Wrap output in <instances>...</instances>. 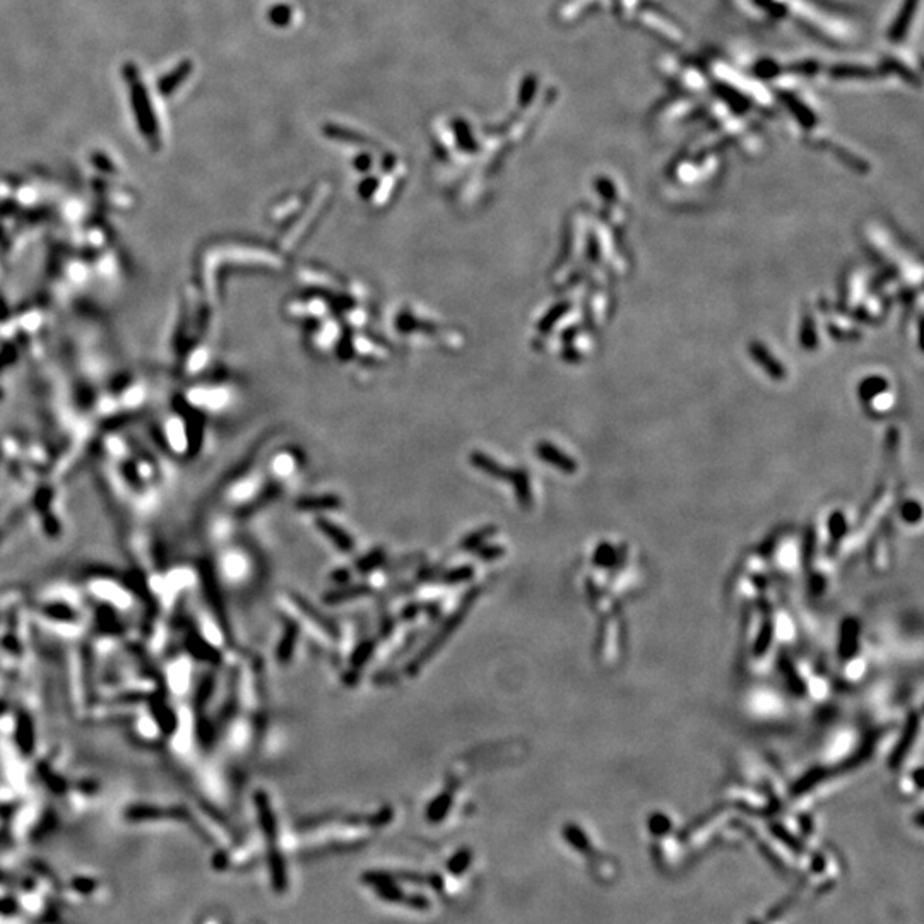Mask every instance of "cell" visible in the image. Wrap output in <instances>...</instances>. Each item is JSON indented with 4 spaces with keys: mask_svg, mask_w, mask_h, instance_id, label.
<instances>
[{
    "mask_svg": "<svg viewBox=\"0 0 924 924\" xmlns=\"http://www.w3.org/2000/svg\"><path fill=\"white\" fill-rule=\"evenodd\" d=\"M476 594H478V592H471V594H469V596H466V599H464V601H462V604H461V608H459V609H457V611H455V613H454V615H452V616H450V618H449V620H447V623H445V625H443V627H442V630H440V632H438V634H436V637H435V639H434V640H431V642H430V646H428L427 649H423V652H422V654H419V658H416V661H415V663H412V664H411V668H410V670L412 671V673H415V671H416V670H418V668H419V666H423V664H424V663H427V661H428V659H430V658H431V656H434V654H435V652H436V651H438V649H440V647H442V646H443V642H445V640H447V639H449V637H450L452 634H454V630H455V627H457V625H459V623H461V621L464 620V615H466V613H467V609H469V608H471V606H473V604H474V599H476Z\"/></svg>",
    "mask_w": 924,
    "mask_h": 924,
    "instance_id": "6da1fadb",
    "label": "cell"
},
{
    "mask_svg": "<svg viewBox=\"0 0 924 924\" xmlns=\"http://www.w3.org/2000/svg\"><path fill=\"white\" fill-rule=\"evenodd\" d=\"M317 528L318 531H322V534L329 538L334 545L337 546V549H341L343 553H351L355 549V541L353 538L346 533L344 529H341L339 526L332 524V522L327 521V519H317Z\"/></svg>",
    "mask_w": 924,
    "mask_h": 924,
    "instance_id": "7a4b0ae2",
    "label": "cell"
},
{
    "mask_svg": "<svg viewBox=\"0 0 924 924\" xmlns=\"http://www.w3.org/2000/svg\"><path fill=\"white\" fill-rule=\"evenodd\" d=\"M471 462H473V466L476 467V469L483 471V473L491 476V478L507 479V481H510V479H512L514 473L503 469L500 464H498L497 461H493V459L488 457V455L481 454V452H473V454H471Z\"/></svg>",
    "mask_w": 924,
    "mask_h": 924,
    "instance_id": "3957f363",
    "label": "cell"
},
{
    "mask_svg": "<svg viewBox=\"0 0 924 924\" xmlns=\"http://www.w3.org/2000/svg\"><path fill=\"white\" fill-rule=\"evenodd\" d=\"M297 639H298V625L294 621H286L285 625V634H282L281 640H279V647H278V661L281 664H288L291 661V656L294 652V646H297Z\"/></svg>",
    "mask_w": 924,
    "mask_h": 924,
    "instance_id": "277c9868",
    "label": "cell"
},
{
    "mask_svg": "<svg viewBox=\"0 0 924 924\" xmlns=\"http://www.w3.org/2000/svg\"><path fill=\"white\" fill-rule=\"evenodd\" d=\"M341 500L334 495H324V497H305L297 502V507L300 510H334L339 509Z\"/></svg>",
    "mask_w": 924,
    "mask_h": 924,
    "instance_id": "5b68a950",
    "label": "cell"
},
{
    "mask_svg": "<svg viewBox=\"0 0 924 924\" xmlns=\"http://www.w3.org/2000/svg\"><path fill=\"white\" fill-rule=\"evenodd\" d=\"M372 592V589L368 585H355V587H348V589H336V591H330L327 594H324V601L325 603H343L346 599H355V597H361V596H368Z\"/></svg>",
    "mask_w": 924,
    "mask_h": 924,
    "instance_id": "8992f818",
    "label": "cell"
},
{
    "mask_svg": "<svg viewBox=\"0 0 924 924\" xmlns=\"http://www.w3.org/2000/svg\"><path fill=\"white\" fill-rule=\"evenodd\" d=\"M538 454H540L541 457L545 459V461L552 462V464H554V466L561 467V469H565V471H572L573 469V462L570 461V459L565 457L564 454H560V450L554 449V447H552V445H548V443H541V445H538Z\"/></svg>",
    "mask_w": 924,
    "mask_h": 924,
    "instance_id": "52a82bcc",
    "label": "cell"
},
{
    "mask_svg": "<svg viewBox=\"0 0 924 924\" xmlns=\"http://www.w3.org/2000/svg\"><path fill=\"white\" fill-rule=\"evenodd\" d=\"M293 599H294V601H297V603H298V606H300V609H301V611H304V613H306V615H308V616H310V618H312L313 621H315V623H318V625H320V627H322V628H325V632H329V634H332V635H337V628H336V627H334V623H332V621H330V620H327V618H324V615H322V616H320V613H318V611H317V609H315V608H313V606H310V604H306V603H305V601H301V599H300V597H298V596H293Z\"/></svg>",
    "mask_w": 924,
    "mask_h": 924,
    "instance_id": "ba28073f",
    "label": "cell"
},
{
    "mask_svg": "<svg viewBox=\"0 0 924 924\" xmlns=\"http://www.w3.org/2000/svg\"><path fill=\"white\" fill-rule=\"evenodd\" d=\"M450 803H452V796L449 793L440 794V796L436 798L434 803L430 805V808H428V819L434 820V821H438L443 815H447Z\"/></svg>",
    "mask_w": 924,
    "mask_h": 924,
    "instance_id": "9c48e42d",
    "label": "cell"
},
{
    "mask_svg": "<svg viewBox=\"0 0 924 924\" xmlns=\"http://www.w3.org/2000/svg\"><path fill=\"white\" fill-rule=\"evenodd\" d=\"M493 531H495V528H485V529L478 531V533L471 534V536H467L466 540L462 541L461 549H462V552H473V549L476 552V549H478L479 546L485 545V541L488 540V538L491 536V533H493Z\"/></svg>",
    "mask_w": 924,
    "mask_h": 924,
    "instance_id": "30bf717a",
    "label": "cell"
},
{
    "mask_svg": "<svg viewBox=\"0 0 924 924\" xmlns=\"http://www.w3.org/2000/svg\"><path fill=\"white\" fill-rule=\"evenodd\" d=\"M473 575H474V568L469 567V565H464V567L454 568L450 570V572L443 573L442 579L445 584H461V582L473 579Z\"/></svg>",
    "mask_w": 924,
    "mask_h": 924,
    "instance_id": "8fae6325",
    "label": "cell"
},
{
    "mask_svg": "<svg viewBox=\"0 0 924 924\" xmlns=\"http://www.w3.org/2000/svg\"><path fill=\"white\" fill-rule=\"evenodd\" d=\"M382 561H384V552L382 549H375V552L368 553L367 557L361 558V560L358 561V570L368 573L372 572V570H375L377 567H380Z\"/></svg>",
    "mask_w": 924,
    "mask_h": 924,
    "instance_id": "7c38bea8",
    "label": "cell"
},
{
    "mask_svg": "<svg viewBox=\"0 0 924 924\" xmlns=\"http://www.w3.org/2000/svg\"><path fill=\"white\" fill-rule=\"evenodd\" d=\"M372 651H373V642L361 644V646L356 649L355 656H353V664H355V666H361V664L367 663L370 656H372Z\"/></svg>",
    "mask_w": 924,
    "mask_h": 924,
    "instance_id": "4fadbf2b",
    "label": "cell"
},
{
    "mask_svg": "<svg viewBox=\"0 0 924 924\" xmlns=\"http://www.w3.org/2000/svg\"><path fill=\"white\" fill-rule=\"evenodd\" d=\"M476 553H478L479 558L490 561V560H495V558H500L503 554V549H502V546H486V545H483V546H479L478 549H476Z\"/></svg>",
    "mask_w": 924,
    "mask_h": 924,
    "instance_id": "5bb4252c",
    "label": "cell"
},
{
    "mask_svg": "<svg viewBox=\"0 0 924 924\" xmlns=\"http://www.w3.org/2000/svg\"><path fill=\"white\" fill-rule=\"evenodd\" d=\"M467 861H469V851L459 852V854L450 861V870L455 873H461L462 870H466Z\"/></svg>",
    "mask_w": 924,
    "mask_h": 924,
    "instance_id": "9a60e30c",
    "label": "cell"
},
{
    "mask_svg": "<svg viewBox=\"0 0 924 924\" xmlns=\"http://www.w3.org/2000/svg\"><path fill=\"white\" fill-rule=\"evenodd\" d=\"M332 579L334 580H348L349 579V572H346V570H339V572L332 573Z\"/></svg>",
    "mask_w": 924,
    "mask_h": 924,
    "instance_id": "2e32d148",
    "label": "cell"
}]
</instances>
